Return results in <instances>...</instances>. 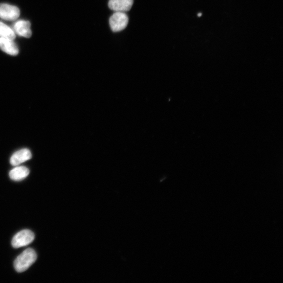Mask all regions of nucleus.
<instances>
[{
  "label": "nucleus",
  "mask_w": 283,
  "mask_h": 283,
  "mask_svg": "<svg viewBox=\"0 0 283 283\" xmlns=\"http://www.w3.org/2000/svg\"><path fill=\"white\" fill-rule=\"evenodd\" d=\"M0 38L12 40H14L16 38V34L13 29L1 21H0Z\"/></svg>",
  "instance_id": "obj_10"
},
{
  "label": "nucleus",
  "mask_w": 283,
  "mask_h": 283,
  "mask_svg": "<svg viewBox=\"0 0 283 283\" xmlns=\"http://www.w3.org/2000/svg\"><path fill=\"white\" fill-rule=\"evenodd\" d=\"M35 239L34 234L28 230H23L17 233L14 237L12 244L17 249L31 244Z\"/></svg>",
  "instance_id": "obj_3"
},
{
  "label": "nucleus",
  "mask_w": 283,
  "mask_h": 283,
  "mask_svg": "<svg viewBox=\"0 0 283 283\" xmlns=\"http://www.w3.org/2000/svg\"><path fill=\"white\" fill-rule=\"evenodd\" d=\"M13 30L15 34L26 38H29L32 35L31 23L24 20L18 21L13 26Z\"/></svg>",
  "instance_id": "obj_6"
},
{
  "label": "nucleus",
  "mask_w": 283,
  "mask_h": 283,
  "mask_svg": "<svg viewBox=\"0 0 283 283\" xmlns=\"http://www.w3.org/2000/svg\"><path fill=\"white\" fill-rule=\"evenodd\" d=\"M19 8L7 4H0V18L6 21H15L19 17Z\"/></svg>",
  "instance_id": "obj_4"
},
{
  "label": "nucleus",
  "mask_w": 283,
  "mask_h": 283,
  "mask_svg": "<svg viewBox=\"0 0 283 283\" xmlns=\"http://www.w3.org/2000/svg\"><path fill=\"white\" fill-rule=\"evenodd\" d=\"M198 16H201V14H198Z\"/></svg>",
  "instance_id": "obj_11"
},
{
  "label": "nucleus",
  "mask_w": 283,
  "mask_h": 283,
  "mask_svg": "<svg viewBox=\"0 0 283 283\" xmlns=\"http://www.w3.org/2000/svg\"><path fill=\"white\" fill-rule=\"evenodd\" d=\"M32 158L31 151L27 149H22L14 153L11 158L10 163L13 166H19L20 164Z\"/></svg>",
  "instance_id": "obj_7"
},
{
  "label": "nucleus",
  "mask_w": 283,
  "mask_h": 283,
  "mask_svg": "<svg viewBox=\"0 0 283 283\" xmlns=\"http://www.w3.org/2000/svg\"><path fill=\"white\" fill-rule=\"evenodd\" d=\"M129 23V17L124 12H116L109 19V25L114 32L124 30Z\"/></svg>",
  "instance_id": "obj_2"
},
{
  "label": "nucleus",
  "mask_w": 283,
  "mask_h": 283,
  "mask_svg": "<svg viewBox=\"0 0 283 283\" xmlns=\"http://www.w3.org/2000/svg\"><path fill=\"white\" fill-rule=\"evenodd\" d=\"M30 174V170L25 167H16L14 168L10 172V177L11 179L14 181H21Z\"/></svg>",
  "instance_id": "obj_9"
},
{
  "label": "nucleus",
  "mask_w": 283,
  "mask_h": 283,
  "mask_svg": "<svg viewBox=\"0 0 283 283\" xmlns=\"http://www.w3.org/2000/svg\"><path fill=\"white\" fill-rule=\"evenodd\" d=\"M37 259V255L32 249L25 250L14 261V268L18 272L28 269Z\"/></svg>",
  "instance_id": "obj_1"
},
{
  "label": "nucleus",
  "mask_w": 283,
  "mask_h": 283,
  "mask_svg": "<svg viewBox=\"0 0 283 283\" xmlns=\"http://www.w3.org/2000/svg\"><path fill=\"white\" fill-rule=\"evenodd\" d=\"M133 3V0H109L108 6L115 12H125L131 10Z\"/></svg>",
  "instance_id": "obj_5"
},
{
  "label": "nucleus",
  "mask_w": 283,
  "mask_h": 283,
  "mask_svg": "<svg viewBox=\"0 0 283 283\" xmlns=\"http://www.w3.org/2000/svg\"><path fill=\"white\" fill-rule=\"evenodd\" d=\"M13 40L8 38H0V48L7 54L16 56L19 54V51Z\"/></svg>",
  "instance_id": "obj_8"
}]
</instances>
